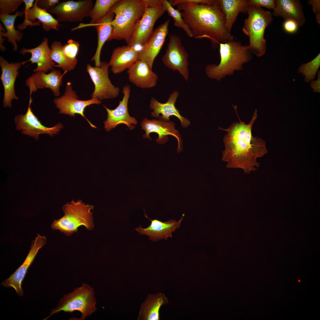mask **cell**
I'll return each instance as SVG.
<instances>
[{"label":"cell","instance_id":"1","mask_svg":"<svg viewBox=\"0 0 320 320\" xmlns=\"http://www.w3.org/2000/svg\"><path fill=\"white\" fill-rule=\"evenodd\" d=\"M236 106L233 105L239 121L232 123L227 129L218 127L219 130L227 132L223 138L225 149L222 160L227 162L228 168L241 169L245 174H249L259 166L257 159L263 156L268 151L265 141L252 134L253 125L257 117V110L250 122L246 124L240 120Z\"/></svg>","mask_w":320,"mask_h":320},{"label":"cell","instance_id":"2","mask_svg":"<svg viewBox=\"0 0 320 320\" xmlns=\"http://www.w3.org/2000/svg\"><path fill=\"white\" fill-rule=\"evenodd\" d=\"M195 39H209L213 49L220 43L234 40L236 37L227 30L225 17L216 0L212 5L180 3L176 5Z\"/></svg>","mask_w":320,"mask_h":320},{"label":"cell","instance_id":"3","mask_svg":"<svg viewBox=\"0 0 320 320\" xmlns=\"http://www.w3.org/2000/svg\"><path fill=\"white\" fill-rule=\"evenodd\" d=\"M220 58L219 63L206 65L205 72L209 78L220 81L227 75H233L234 71H241L243 65L253 58L248 45H242L234 40L219 46Z\"/></svg>","mask_w":320,"mask_h":320},{"label":"cell","instance_id":"4","mask_svg":"<svg viewBox=\"0 0 320 320\" xmlns=\"http://www.w3.org/2000/svg\"><path fill=\"white\" fill-rule=\"evenodd\" d=\"M145 0H118L110 11L115 14L111 23L112 33L107 41L113 39L130 43L136 23L144 13Z\"/></svg>","mask_w":320,"mask_h":320},{"label":"cell","instance_id":"5","mask_svg":"<svg viewBox=\"0 0 320 320\" xmlns=\"http://www.w3.org/2000/svg\"><path fill=\"white\" fill-rule=\"evenodd\" d=\"M246 12L248 15L244 20L242 31L249 38L248 47L250 52L260 57L266 51L264 33L266 28L273 21L272 14L261 7L249 4Z\"/></svg>","mask_w":320,"mask_h":320},{"label":"cell","instance_id":"6","mask_svg":"<svg viewBox=\"0 0 320 320\" xmlns=\"http://www.w3.org/2000/svg\"><path fill=\"white\" fill-rule=\"evenodd\" d=\"M94 206L86 204L81 200H72L63 207L64 215L60 219L54 220L51 224L53 230H59L67 236L77 233L78 228L84 226L89 231L94 226L93 213L91 210Z\"/></svg>","mask_w":320,"mask_h":320},{"label":"cell","instance_id":"7","mask_svg":"<svg viewBox=\"0 0 320 320\" xmlns=\"http://www.w3.org/2000/svg\"><path fill=\"white\" fill-rule=\"evenodd\" d=\"M94 289L83 283L82 286L74 289L72 292L63 295L55 308L52 309L46 320L53 314L61 311L71 313L78 311L81 314L80 320H84L97 310V303Z\"/></svg>","mask_w":320,"mask_h":320},{"label":"cell","instance_id":"8","mask_svg":"<svg viewBox=\"0 0 320 320\" xmlns=\"http://www.w3.org/2000/svg\"><path fill=\"white\" fill-rule=\"evenodd\" d=\"M145 7L141 18L136 23L129 44L143 46L153 33L154 24L166 12L162 0H145Z\"/></svg>","mask_w":320,"mask_h":320},{"label":"cell","instance_id":"9","mask_svg":"<svg viewBox=\"0 0 320 320\" xmlns=\"http://www.w3.org/2000/svg\"><path fill=\"white\" fill-rule=\"evenodd\" d=\"M110 67L108 63L101 61L100 67H92L88 64L87 72L89 73L95 86L91 94V98L101 100L114 99L119 95L120 90L112 83L109 77Z\"/></svg>","mask_w":320,"mask_h":320},{"label":"cell","instance_id":"10","mask_svg":"<svg viewBox=\"0 0 320 320\" xmlns=\"http://www.w3.org/2000/svg\"><path fill=\"white\" fill-rule=\"evenodd\" d=\"M32 101L31 97H30L28 108L25 114H20L15 117L16 129L20 131L23 135H28L36 140H39L41 134H47L52 137L57 134L63 127L62 124L58 123L51 127L43 125L31 110V105Z\"/></svg>","mask_w":320,"mask_h":320},{"label":"cell","instance_id":"11","mask_svg":"<svg viewBox=\"0 0 320 320\" xmlns=\"http://www.w3.org/2000/svg\"><path fill=\"white\" fill-rule=\"evenodd\" d=\"M188 57L180 38L176 35H170L167 49L162 58V63L172 70L178 71L186 81L189 77Z\"/></svg>","mask_w":320,"mask_h":320},{"label":"cell","instance_id":"12","mask_svg":"<svg viewBox=\"0 0 320 320\" xmlns=\"http://www.w3.org/2000/svg\"><path fill=\"white\" fill-rule=\"evenodd\" d=\"M53 102L56 107L59 109L60 113L74 117L75 114H79L87 120L91 127L96 128L86 118L84 112L86 107L92 104L99 105L101 103V100L95 98L85 100H79L76 92L73 89L71 83L68 82L63 94L54 99Z\"/></svg>","mask_w":320,"mask_h":320},{"label":"cell","instance_id":"13","mask_svg":"<svg viewBox=\"0 0 320 320\" xmlns=\"http://www.w3.org/2000/svg\"><path fill=\"white\" fill-rule=\"evenodd\" d=\"M93 6L92 0L64 1L48 12L55 15L59 22H80L89 17Z\"/></svg>","mask_w":320,"mask_h":320},{"label":"cell","instance_id":"14","mask_svg":"<svg viewBox=\"0 0 320 320\" xmlns=\"http://www.w3.org/2000/svg\"><path fill=\"white\" fill-rule=\"evenodd\" d=\"M122 99L118 106L113 110H111L103 105L107 112V118L104 122L105 130L109 131L120 124H126L130 130L135 128L137 122L135 118L131 116L128 109V103L131 92L130 86L127 84L123 87Z\"/></svg>","mask_w":320,"mask_h":320},{"label":"cell","instance_id":"15","mask_svg":"<svg viewBox=\"0 0 320 320\" xmlns=\"http://www.w3.org/2000/svg\"><path fill=\"white\" fill-rule=\"evenodd\" d=\"M46 242L47 239L45 236L38 234L32 243L29 252L23 263L9 278L2 282L1 285L7 288H13L18 295L23 296V292L21 287L22 282L39 250Z\"/></svg>","mask_w":320,"mask_h":320},{"label":"cell","instance_id":"16","mask_svg":"<svg viewBox=\"0 0 320 320\" xmlns=\"http://www.w3.org/2000/svg\"><path fill=\"white\" fill-rule=\"evenodd\" d=\"M170 21V19H168L153 31L138 53V60L145 61L151 69L155 59L159 53L168 34Z\"/></svg>","mask_w":320,"mask_h":320},{"label":"cell","instance_id":"17","mask_svg":"<svg viewBox=\"0 0 320 320\" xmlns=\"http://www.w3.org/2000/svg\"><path fill=\"white\" fill-rule=\"evenodd\" d=\"M142 129L145 131L143 137L151 140L149 136L151 133H156L158 135V138L156 141L160 144L166 143L168 140V135L175 137L178 141V153L182 150V140L179 131L175 129V124L172 121H165L159 119L148 120L144 118L141 123Z\"/></svg>","mask_w":320,"mask_h":320},{"label":"cell","instance_id":"18","mask_svg":"<svg viewBox=\"0 0 320 320\" xmlns=\"http://www.w3.org/2000/svg\"><path fill=\"white\" fill-rule=\"evenodd\" d=\"M22 65V62L9 63L2 57H0V66L1 70L0 79L4 89L3 103L4 108H11L12 100H19L15 93L14 85L19 73L18 70Z\"/></svg>","mask_w":320,"mask_h":320},{"label":"cell","instance_id":"19","mask_svg":"<svg viewBox=\"0 0 320 320\" xmlns=\"http://www.w3.org/2000/svg\"><path fill=\"white\" fill-rule=\"evenodd\" d=\"M63 75L60 71L53 69L46 74L43 71L35 72L25 81V84L29 88L30 97L38 89L48 88L56 97L60 95V87L63 82Z\"/></svg>","mask_w":320,"mask_h":320},{"label":"cell","instance_id":"20","mask_svg":"<svg viewBox=\"0 0 320 320\" xmlns=\"http://www.w3.org/2000/svg\"><path fill=\"white\" fill-rule=\"evenodd\" d=\"M23 12L25 19L23 23L18 26L17 28L19 30H23L29 25H40V23H42L45 31H49L51 29L58 30L60 25L59 22L47 11L38 7L37 5V0L31 8L29 7L25 6Z\"/></svg>","mask_w":320,"mask_h":320},{"label":"cell","instance_id":"21","mask_svg":"<svg viewBox=\"0 0 320 320\" xmlns=\"http://www.w3.org/2000/svg\"><path fill=\"white\" fill-rule=\"evenodd\" d=\"M179 95L177 91H174L170 95L167 101L165 103H160L154 97H152L149 105L151 109L153 110L151 113V116L165 121H170L169 117L174 116L180 120L183 127H188L190 124V121L182 116L175 105Z\"/></svg>","mask_w":320,"mask_h":320},{"label":"cell","instance_id":"22","mask_svg":"<svg viewBox=\"0 0 320 320\" xmlns=\"http://www.w3.org/2000/svg\"><path fill=\"white\" fill-rule=\"evenodd\" d=\"M144 210L145 217L151 221V223L146 228H142L140 225L135 229L140 234L147 235L150 240L156 242L163 239L167 240L168 237L172 238V232H175V230L180 227L184 215L183 214L178 221L170 219L166 222H162L156 219H151Z\"/></svg>","mask_w":320,"mask_h":320},{"label":"cell","instance_id":"23","mask_svg":"<svg viewBox=\"0 0 320 320\" xmlns=\"http://www.w3.org/2000/svg\"><path fill=\"white\" fill-rule=\"evenodd\" d=\"M48 39L44 37L41 43L37 47L30 49L25 47L22 48L20 51L22 55H24L26 53L31 54L29 60L22 62V65L28 61L31 62V64L36 63L37 67L33 71L34 72L43 71L46 73L48 71L53 70L55 63L50 58L51 50L48 46Z\"/></svg>","mask_w":320,"mask_h":320},{"label":"cell","instance_id":"24","mask_svg":"<svg viewBox=\"0 0 320 320\" xmlns=\"http://www.w3.org/2000/svg\"><path fill=\"white\" fill-rule=\"evenodd\" d=\"M129 80L137 87L148 89L156 85L158 76L146 62L138 60L127 70Z\"/></svg>","mask_w":320,"mask_h":320},{"label":"cell","instance_id":"25","mask_svg":"<svg viewBox=\"0 0 320 320\" xmlns=\"http://www.w3.org/2000/svg\"><path fill=\"white\" fill-rule=\"evenodd\" d=\"M138 58V52L133 47L123 46L114 49L108 64L113 73L119 74L129 68Z\"/></svg>","mask_w":320,"mask_h":320},{"label":"cell","instance_id":"26","mask_svg":"<svg viewBox=\"0 0 320 320\" xmlns=\"http://www.w3.org/2000/svg\"><path fill=\"white\" fill-rule=\"evenodd\" d=\"M275 7L273 9L274 16L280 17L285 20H292L299 27L302 26L306 22L303 7L298 0H276Z\"/></svg>","mask_w":320,"mask_h":320},{"label":"cell","instance_id":"27","mask_svg":"<svg viewBox=\"0 0 320 320\" xmlns=\"http://www.w3.org/2000/svg\"><path fill=\"white\" fill-rule=\"evenodd\" d=\"M168 303V300L164 293L148 295L140 306L137 320H159L161 307Z\"/></svg>","mask_w":320,"mask_h":320},{"label":"cell","instance_id":"28","mask_svg":"<svg viewBox=\"0 0 320 320\" xmlns=\"http://www.w3.org/2000/svg\"><path fill=\"white\" fill-rule=\"evenodd\" d=\"M114 17V14L109 10L104 17L93 25L97 32V45L95 52L91 61H94L95 67H100V57L102 49L105 43L107 41L112 33L113 27L111 23Z\"/></svg>","mask_w":320,"mask_h":320},{"label":"cell","instance_id":"29","mask_svg":"<svg viewBox=\"0 0 320 320\" xmlns=\"http://www.w3.org/2000/svg\"><path fill=\"white\" fill-rule=\"evenodd\" d=\"M24 15L23 12L17 11L14 15L1 14L0 15V19L5 27L6 32L2 23L0 24V35L3 37H7L8 41L13 46V51L18 49V46L17 41L19 42L22 39L23 33L21 31L16 30L14 23L16 18L18 16Z\"/></svg>","mask_w":320,"mask_h":320},{"label":"cell","instance_id":"30","mask_svg":"<svg viewBox=\"0 0 320 320\" xmlns=\"http://www.w3.org/2000/svg\"><path fill=\"white\" fill-rule=\"evenodd\" d=\"M220 9L225 17V27L227 31L231 33L232 27L239 14H247L249 5L248 0H218Z\"/></svg>","mask_w":320,"mask_h":320},{"label":"cell","instance_id":"31","mask_svg":"<svg viewBox=\"0 0 320 320\" xmlns=\"http://www.w3.org/2000/svg\"><path fill=\"white\" fill-rule=\"evenodd\" d=\"M63 46L60 41H53L51 46L50 57L53 61L57 64L55 67L61 68L66 72L73 70L76 64L71 61L65 55L63 50Z\"/></svg>","mask_w":320,"mask_h":320},{"label":"cell","instance_id":"32","mask_svg":"<svg viewBox=\"0 0 320 320\" xmlns=\"http://www.w3.org/2000/svg\"><path fill=\"white\" fill-rule=\"evenodd\" d=\"M118 0H96L89 14V25L93 26L104 17Z\"/></svg>","mask_w":320,"mask_h":320},{"label":"cell","instance_id":"33","mask_svg":"<svg viewBox=\"0 0 320 320\" xmlns=\"http://www.w3.org/2000/svg\"><path fill=\"white\" fill-rule=\"evenodd\" d=\"M162 3L169 15L173 18L174 25L182 29L188 37H193L192 32L185 22L180 11L175 9L169 1L162 0Z\"/></svg>","mask_w":320,"mask_h":320},{"label":"cell","instance_id":"34","mask_svg":"<svg viewBox=\"0 0 320 320\" xmlns=\"http://www.w3.org/2000/svg\"><path fill=\"white\" fill-rule=\"evenodd\" d=\"M320 66V53L313 60L301 65L297 71L304 76V81L309 83L315 78L316 73Z\"/></svg>","mask_w":320,"mask_h":320},{"label":"cell","instance_id":"35","mask_svg":"<svg viewBox=\"0 0 320 320\" xmlns=\"http://www.w3.org/2000/svg\"><path fill=\"white\" fill-rule=\"evenodd\" d=\"M80 46L78 41L70 39L63 47V52L65 55L71 61L76 65L78 61L76 56Z\"/></svg>","mask_w":320,"mask_h":320},{"label":"cell","instance_id":"36","mask_svg":"<svg viewBox=\"0 0 320 320\" xmlns=\"http://www.w3.org/2000/svg\"><path fill=\"white\" fill-rule=\"evenodd\" d=\"M23 0H0V13L11 15L16 12Z\"/></svg>","mask_w":320,"mask_h":320},{"label":"cell","instance_id":"37","mask_svg":"<svg viewBox=\"0 0 320 320\" xmlns=\"http://www.w3.org/2000/svg\"><path fill=\"white\" fill-rule=\"evenodd\" d=\"M216 0H169L173 6L180 3L193 4H205L209 5L213 4Z\"/></svg>","mask_w":320,"mask_h":320},{"label":"cell","instance_id":"38","mask_svg":"<svg viewBox=\"0 0 320 320\" xmlns=\"http://www.w3.org/2000/svg\"><path fill=\"white\" fill-rule=\"evenodd\" d=\"M248 1L249 4L273 10L275 8L276 3V0H248Z\"/></svg>","mask_w":320,"mask_h":320},{"label":"cell","instance_id":"39","mask_svg":"<svg viewBox=\"0 0 320 320\" xmlns=\"http://www.w3.org/2000/svg\"><path fill=\"white\" fill-rule=\"evenodd\" d=\"M59 0H37V7L48 12L59 3Z\"/></svg>","mask_w":320,"mask_h":320},{"label":"cell","instance_id":"40","mask_svg":"<svg viewBox=\"0 0 320 320\" xmlns=\"http://www.w3.org/2000/svg\"><path fill=\"white\" fill-rule=\"evenodd\" d=\"M283 27L284 31L289 34L296 33L299 27L297 22L291 19L285 20L283 23Z\"/></svg>","mask_w":320,"mask_h":320},{"label":"cell","instance_id":"41","mask_svg":"<svg viewBox=\"0 0 320 320\" xmlns=\"http://www.w3.org/2000/svg\"><path fill=\"white\" fill-rule=\"evenodd\" d=\"M307 4L312 6L313 12L316 15V20L320 25V0H309L307 2Z\"/></svg>","mask_w":320,"mask_h":320},{"label":"cell","instance_id":"42","mask_svg":"<svg viewBox=\"0 0 320 320\" xmlns=\"http://www.w3.org/2000/svg\"><path fill=\"white\" fill-rule=\"evenodd\" d=\"M318 79L316 81L313 80L311 81L310 86L313 89V92H320V71H318Z\"/></svg>","mask_w":320,"mask_h":320}]
</instances>
